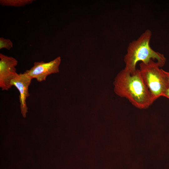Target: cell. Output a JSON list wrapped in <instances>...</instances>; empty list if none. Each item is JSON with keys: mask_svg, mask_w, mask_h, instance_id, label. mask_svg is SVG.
I'll use <instances>...</instances> for the list:
<instances>
[{"mask_svg": "<svg viewBox=\"0 0 169 169\" xmlns=\"http://www.w3.org/2000/svg\"><path fill=\"white\" fill-rule=\"evenodd\" d=\"M32 79L25 72L23 73L18 74L11 81L12 86L15 87L19 92V100L21 112L24 118L26 117L28 112L26 100L29 96L28 88Z\"/></svg>", "mask_w": 169, "mask_h": 169, "instance_id": "obj_6", "label": "cell"}, {"mask_svg": "<svg viewBox=\"0 0 169 169\" xmlns=\"http://www.w3.org/2000/svg\"><path fill=\"white\" fill-rule=\"evenodd\" d=\"M18 61L13 57L0 54V87L7 90L12 87V80L18 74L16 67Z\"/></svg>", "mask_w": 169, "mask_h": 169, "instance_id": "obj_4", "label": "cell"}, {"mask_svg": "<svg viewBox=\"0 0 169 169\" xmlns=\"http://www.w3.org/2000/svg\"><path fill=\"white\" fill-rule=\"evenodd\" d=\"M113 84L117 95L125 98L138 108L147 109L154 102L139 69L131 74L124 68L117 74Z\"/></svg>", "mask_w": 169, "mask_h": 169, "instance_id": "obj_1", "label": "cell"}, {"mask_svg": "<svg viewBox=\"0 0 169 169\" xmlns=\"http://www.w3.org/2000/svg\"><path fill=\"white\" fill-rule=\"evenodd\" d=\"M13 47V43L9 39L0 38V49H6L10 50Z\"/></svg>", "mask_w": 169, "mask_h": 169, "instance_id": "obj_8", "label": "cell"}, {"mask_svg": "<svg viewBox=\"0 0 169 169\" xmlns=\"http://www.w3.org/2000/svg\"><path fill=\"white\" fill-rule=\"evenodd\" d=\"M139 66L141 76L154 101L163 96L168 85L165 71L160 69L159 64L153 60L147 63L141 62Z\"/></svg>", "mask_w": 169, "mask_h": 169, "instance_id": "obj_3", "label": "cell"}, {"mask_svg": "<svg viewBox=\"0 0 169 169\" xmlns=\"http://www.w3.org/2000/svg\"><path fill=\"white\" fill-rule=\"evenodd\" d=\"M61 61V58L59 56L48 62H35L33 66L25 72L32 79H35L38 82H41L45 80L48 76L59 72Z\"/></svg>", "mask_w": 169, "mask_h": 169, "instance_id": "obj_5", "label": "cell"}, {"mask_svg": "<svg viewBox=\"0 0 169 169\" xmlns=\"http://www.w3.org/2000/svg\"><path fill=\"white\" fill-rule=\"evenodd\" d=\"M152 35L151 31L146 29L136 40L131 42L124 57L125 69L131 74L137 70L136 64L139 61L148 63L151 60L156 59L160 67L165 64L166 58L164 55L153 50L151 47L150 41Z\"/></svg>", "mask_w": 169, "mask_h": 169, "instance_id": "obj_2", "label": "cell"}, {"mask_svg": "<svg viewBox=\"0 0 169 169\" xmlns=\"http://www.w3.org/2000/svg\"><path fill=\"white\" fill-rule=\"evenodd\" d=\"M33 0H0V4L2 6L19 7L31 4Z\"/></svg>", "mask_w": 169, "mask_h": 169, "instance_id": "obj_7", "label": "cell"}, {"mask_svg": "<svg viewBox=\"0 0 169 169\" xmlns=\"http://www.w3.org/2000/svg\"><path fill=\"white\" fill-rule=\"evenodd\" d=\"M165 73L168 80V85L163 97H166L169 99V72L165 71Z\"/></svg>", "mask_w": 169, "mask_h": 169, "instance_id": "obj_9", "label": "cell"}]
</instances>
